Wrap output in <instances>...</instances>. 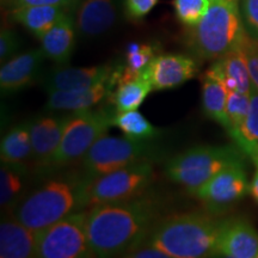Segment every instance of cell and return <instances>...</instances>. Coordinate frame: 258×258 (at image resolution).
<instances>
[{
  "label": "cell",
  "instance_id": "6da1fadb",
  "mask_svg": "<svg viewBox=\"0 0 258 258\" xmlns=\"http://www.w3.org/2000/svg\"><path fill=\"white\" fill-rule=\"evenodd\" d=\"M163 203L146 195L88 208L89 244L96 257H123L161 219Z\"/></svg>",
  "mask_w": 258,
  "mask_h": 258
},
{
  "label": "cell",
  "instance_id": "7a4b0ae2",
  "mask_svg": "<svg viewBox=\"0 0 258 258\" xmlns=\"http://www.w3.org/2000/svg\"><path fill=\"white\" fill-rule=\"evenodd\" d=\"M220 220L201 212L161 218L153 226L148 239L169 258L217 256Z\"/></svg>",
  "mask_w": 258,
  "mask_h": 258
},
{
  "label": "cell",
  "instance_id": "3957f363",
  "mask_svg": "<svg viewBox=\"0 0 258 258\" xmlns=\"http://www.w3.org/2000/svg\"><path fill=\"white\" fill-rule=\"evenodd\" d=\"M86 178L80 175L56 177L35 189L18 203L12 217L38 232L71 213L85 208Z\"/></svg>",
  "mask_w": 258,
  "mask_h": 258
},
{
  "label": "cell",
  "instance_id": "277c9868",
  "mask_svg": "<svg viewBox=\"0 0 258 258\" xmlns=\"http://www.w3.org/2000/svg\"><path fill=\"white\" fill-rule=\"evenodd\" d=\"M249 36L235 0H213L202 21L188 31V44L201 60H217L243 47Z\"/></svg>",
  "mask_w": 258,
  "mask_h": 258
},
{
  "label": "cell",
  "instance_id": "5b68a950",
  "mask_svg": "<svg viewBox=\"0 0 258 258\" xmlns=\"http://www.w3.org/2000/svg\"><path fill=\"white\" fill-rule=\"evenodd\" d=\"M246 157L237 145L196 146L170 158L164 172L170 180L192 194L221 170L235 164H245Z\"/></svg>",
  "mask_w": 258,
  "mask_h": 258
},
{
  "label": "cell",
  "instance_id": "8992f818",
  "mask_svg": "<svg viewBox=\"0 0 258 258\" xmlns=\"http://www.w3.org/2000/svg\"><path fill=\"white\" fill-rule=\"evenodd\" d=\"M115 114V110L105 108L72 112L47 170L53 171L82 160L92 145L114 127Z\"/></svg>",
  "mask_w": 258,
  "mask_h": 258
},
{
  "label": "cell",
  "instance_id": "52a82bcc",
  "mask_svg": "<svg viewBox=\"0 0 258 258\" xmlns=\"http://www.w3.org/2000/svg\"><path fill=\"white\" fill-rule=\"evenodd\" d=\"M158 151L151 140L105 134L83 157L82 175L86 179H92L132 164L152 161L158 156Z\"/></svg>",
  "mask_w": 258,
  "mask_h": 258
},
{
  "label": "cell",
  "instance_id": "ba28073f",
  "mask_svg": "<svg viewBox=\"0 0 258 258\" xmlns=\"http://www.w3.org/2000/svg\"><path fill=\"white\" fill-rule=\"evenodd\" d=\"M154 179L152 161H140L92 179H86L85 208L143 195Z\"/></svg>",
  "mask_w": 258,
  "mask_h": 258
},
{
  "label": "cell",
  "instance_id": "9c48e42d",
  "mask_svg": "<svg viewBox=\"0 0 258 258\" xmlns=\"http://www.w3.org/2000/svg\"><path fill=\"white\" fill-rule=\"evenodd\" d=\"M88 237V209H80L37 232L36 257H93Z\"/></svg>",
  "mask_w": 258,
  "mask_h": 258
},
{
  "label": "cell",
  "instance_id": "30bf717a",
  "mask_svg": "<svg viewBox=\"0 0 258 258\" xmlns=\"http://www.w3.org/2000/svg\"><path fill=\"white\" fill-rule=\"evenodd\" d=\"M250 192L245 164H235L221 170L192 192L213 215L228 212Z\"/></svg>",
  "mask_w": 258,
  "mask_h": 258
},
{
  "label": "cell",
  "instance_id": "8fae6325",
  "mask_svg": "<svg viewBox=\"0 0 258 258\" xmlns=\"http://www.w3.org/2000/svg\"><path fill=\"white\" fill-rule=\"evenodd\" d=\"M122 67V64H101L92 67H62L50 70L42 74L40 82L49 95L57 91H76L89 89L97 84L111 78Z\"/></svg>",
  "mask_w": 258,
  "mask_h": 258
},
{
  "label": "cell",
  "instance_id": "7c38bea8",
  "mask_svg": "<svg viewBox=\"0 0 258 258\" xmlns=\"http://www.w3.org/2000/svg\"><path fill=\"white\" fill-rule=\"evenodd\" d=\"M198 72V63L191 56L184 54H159L141 73L151 83L153 91H164L183 85Z\"/></svg>",
  "mask_w": 258,
  "mask_h": 258
},
{
  "label": "cell",
  "instance_id": "4fadbf2b",
  "mask_svg": "<svg viewBox=\"0 0 258 258\" xmlns=\"http://www.w3.org/2000/svg\"><path fill=\"white\" fill-rule=\"evenodd\" d=\"M217 256L228 258H258V231L244 217L220 221Z\"/></svg>",
  "mask_w": 258,
  "mask_h": 258
},
{
  "label": "cell",
  "instance_id": "5bb4252c",
  "mask_svg": "<svg viewBox=\"0 0 258 258\" xmlns=\"http://www.w3.org/2000/svg\"><path fill=\"white\" fill-rule=\"evenodd\" d=\"M122 70H123V64L111 78L89 89L49 93L44 109L48 112H79L91 110L104 99L110 98L117 86Z\"/></svg>",
  "mask_w": 258,
  "mask_h": 258
},
{
  "label": "cell",
  "instance_id": "9a60e30c",
  "mask_svg": "<svg viewBox=\"0 0 258 258\" xmlns=\"http://www.w3.org/2000/svg\"><path fill=\"white\" fill-rule=\"evenodd\" d=\"M71 114L49 115L30 120L32 160L38 170L46 171L59 147Z\"/></svg>",
  "mask_w": 258,
  "mask_h": 258
},
{
  "label": "cell",
  "instance_id": "2e32d148",
  "mask_svg": "<svg viewBox=\"0 0 258 258\" xmlns=\"http://www.w3.org/2000/svg\"><path fill=\"white\" fill-rule=\"evenodd\" d=\"M46 59V54L41 48L18 54L3 63L0 70V89L3 95L18 92L40 80Z\"/></svg>",
  "mask_w": 258,
  "mask_h": 258
},
{
  "label": "cell",
  "instance_id": "e0dca14e",
  "mask_svg": "<svg viewBox=\"0 0 258 258\" xmlns=\"http://www.w3.org/2000/svg\"><path fill=\"white\" fill-rule=\"evenodd\" d=\"M116 18V0H83L77 11L76 27L84 37H97L110 30Z\"/></svg>",
  "mask_w": 258,
  "mask_h": 258
},
{
  "label": "cell",
  "instance_id": "ac0fdd59",
  "mask_svg": "<svg viewBox=\"0 0 258 258\" xmlns=\"http://www.w3.org/2000/svg\"><path fill=\"white\" fill-rule=\"evenodd\" d=\"M206 73L220 80L228 91L243 93H250L251 91L252 82L243 47L214 60Z\"/></svg>",
  "mask_w": 258,
  "mask_h": 258
},
{
  "label": "cell",
  "instance_id": "d6986e66",
  "mask_svg": "<svg viewBox=\"0 0 258 258\" xmlns=\"http://www.w3.org/2000/svg\"><path fill=\"white\" fill-rule=\"evenodd\" d=\"M36 235L15 217L5 219L0 225V257H36Z\"/></svg>",
  "mask_w": 258,
  "mask_h": 258
},
{
  "label": "cell",
  "instance_id": "ffe728a7",
  "mask_svg": "<svg viewBox=\"0 0 258 258\" xmlns=\"http://www.w3.org/2000/svg\"><path fill=\"white\" fill-rule=\"evenodd\" d=\"M40 40L47 59L57 66L69 62L76 46V22L72 16L64 14Z\"/></svg>",
  "mask_w": 258,
  "mask_h": 258
},
{
  "label": "cell",
  "instance_id": "44dd1931",
  "mask_svg": "<svg viewBox=\"0 0 258 258\" xmlns=\"http://www.w3.org/2000/svg\"><path fill=\"white\" fill-rule=\"evenodd\" d=\"M29 176V167L25 163L2 161L0 167V205L6 211L12 212L25 196Z\"/></svg>",
  "mask_w": 258,
  "mask_h": 258
},
{
  "label": "cell",
  "instance_id": "7402d4cb",
  "mask_svg": "<svg viewBox=\"0 0 258 258\" xmlns=\"http://www.w3.org/2000/svg\"><path fill=\"white\" fill-rule=\"evenodd\" d=\"M64 8L55 5H31L10 10V17L32 35L41 38L66 14Z\"/></svg>",
  "mask_w": 258,
  "mask_h": 258
},
{
  "label": "cell",
  "instance_id": "603a6c76",
  "mask_svg": "<svg viewBox=\"0 0 258 258\" xmlns=\"http://www.w3.org/2000/svg\"><path fill=\"white\" fill-rule=\"evenodd\" d=\"M202 109L205 115L214 122H217L228 132L230 121L227 116V98L228 90L220 80L203 74L202 78Z\"/></svg>",
  "mask_w": 258,
  "mask_h": 258
},
{
  "label": "cell",
  "instance_id": "cb8c5ba5",
  "mask_svg": "<svg viewBox=\"0 0 258 258\" xmlns=\"http://www.w3.org/2000/svg\"><path fill=\"white\" fill-rule=\"evenodd\" d=\"M2 161L27 163L32 159L30 120L16 124L6 132L0 145Z\"/></svg>",
  "mask_w": 258,
  "mask_h": 258
},
{
  "label": "cell",
  "instance_id": "d4e9b609",
  "mask_svg": "<svg viewBox=\"0 0 258 258\" xmlns=\"http://www.w3.org/2000/svg\"><path fill=\"white\" fill-rule=\"evenodd\" d=\"M152 91L153 88L151 83L141 73L133 79L118 82L110 101L114 104L116 112L137 110Z\"/></svg>",
  "mask_w": 258,
  "mask_h": 258
},
{
  "label": "cell",
  "instance_id": "484cf974",
  "mask_svg": "<svg viewBox=\"0 0 258 258\" xmlns=\"http://www.w3.org/2000/svg\"><path fill=\"white\" fill-rule=\"evenodd\" d=\"M250 109L243 125L232 139L253 163L258 161V90L253 84L250 91Z\"/></svg>",
  "mask_w": 258,
  "mask_h": 258
},
{
  "label": "cell",
  "instance_id": "4316f807",
  "mask_svg": "<svg viewBox=\"0 0 258 258\" xmlns=\"http://www.w3.org/2000/svg\"><path fill=\"white\" fill-rule=\"evenodd\" d=\"M114 127L120 129L125 137L138 140H154L160 134L159 129L138 110L116 112Z\"/></svg>",
  "mask_w": 258,
  "mask_h": 258
},
{
  "label": "cell",
  "instance_id": "83f0119b",
  "mask_svg": "<svg viewBox=\"0 0 258 258\" xmlns=\"http://www.w3.org/2000/svg\"><path fill=\"white\" fill-rule=\"evenodd\" d=\"M157 46L150 43H129L125 49V61L118 82L133 79L146 69L148 63L156 57Z\"/></svg>",
  "mask_w": 258,
  "mask_h": 258
},
{
  "label": "cell",
  "instance_id": "f1b7e54d",
  "mask_svg": "<svg viewBox=\"0 0 258 258\" xmlns=\"http://www.w3.org/2000/svg\"><path fill=\"white\" fill-rule=\"evenodd\" d=\"M213 0H173L176 18L184 27L194 28L205 17Z\"/></svg>",
  "mask_w": 258,
  "mask_h": 258
},
{
  "label": "cell",
  "instance_id": "f546056e",
  "mask_svg": "<svg viewBox=\"0 0 258 258\" xmlns=\"http://www.w3.org/2000/svg\"><path fill=\"white\" fill-rule=\"evenodd\" d=\"M250 93L228 91L227 116L230 129L227 133L232 138L243 125L250 109Z\"/></svg>",
  "mask_w": 258,
  "mask_h": 258
},
{
  "label": "cell",
  "instance_id": "4dcf8cb0",
  "mask_svg": "<svg viewBox=\"0 0 258 258\" xmlns=\"http://www.w3.org/2000/svg\"><path fill=\"white\" fill-rule=\"evenodd\" d=\"M240 12L246 32L258 40V0H241Z\"/></svg>",
  "mask_w": 258,
  "mask_h": 258
},
{
  "label": "cell",
  "instance_id": "1f68e13d",
  "mask_svg": "<svg viewBox=\"0 0 258 258\" xmlns=\"http://www.w3.org/2000/svg\"><path fill=\"white\" fill-rule=\"evenodd\" d=\"M243 50L246 56L251 82L254 88L258 90V40L252 38L249 35L243 44Z\"/></svg>",
  "mask_w": 258,
  "mask_h": 258
},
{
  "label": "cell",
  "instance_id": "d6a6232c",
  "mask_svg": "<svg viewBox=\"0 0 258 258\" xmlns=\"http://www.w3.org/2000/svg\"><path fill=\"white\" fill-rule=\"evenodd\" d=\"M159 0H124L125 14L131 19L140 21L146 17Z\"/></svg>",
  "mask_w": 258,
  "mask_h": 258
},
{
  "label": "cell",
  "instance_id": "836d02e7",
  "mask_svg": "<svg viewBox=\"0 0 258 258\" xmlns=\"http://www.w3.org/2000/svg\"><path fill=\"white\" fill-rule=\"evenodd\" d=\"M19 48V38L15 31L3 29L0 34V61L6 62L10 57H14Z\"/></svg>",
  "mask_w": 258,
  "mask_h": 258
},
{
  "label": "cell",
  "instance_id": "e575fe53",
  "mask_svg": "<svg viewBox=\"0 0 258 258\" xmlns=\"http://www.w3.org/2000/svg\"><path fill=\"white\" fill-rule=\"evenodd\" d=\"M150 234V233H148ZM123 257H135V258H169L165 252L154 246L148 239V235L143 240L139 241L134 247H132Z\"/></svg>",
  "mask_w": 258,
  "mask_h": 258
},
{
  "label": "cell",
  "instance_id": "d590c367",
  "mask_svg": "<svg viewBox=\"0 0 258 258\" xmlns=\"http://www.w3.org/2000/svg\"><path fill=\"white\" fill-rule=\"evenodd\" d=\"M79 2L80 0H4V4L10 10L31 5H55L64 9H71Z\"/></svg>",
  "mask_w": 258,
  "mask_h": 258
},
{
  "label": "cell",
  "instance_id": "8d00e7d4",
  "mask_svg": "<svg viewBox=\"0 0 258 258\" xmlns=\"http://www.w3.org/2000/svg\"><path fill=\"white\" fill-rule=\"evenodd\" d=\"M254 165H256V171H254L253 178L250 183V194L254 199V201L258 203V161L254 163Z\"/></svg>",
  "mask_w": 258,
  "mask_h": 258
}]
</instances>
